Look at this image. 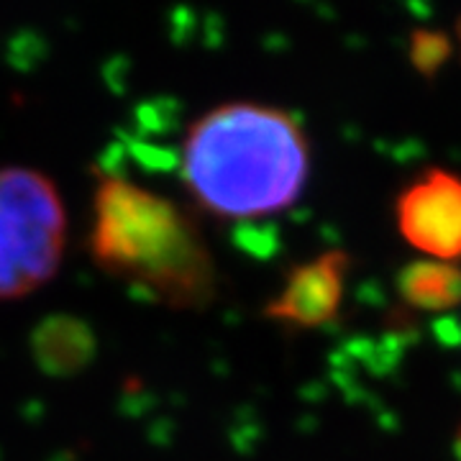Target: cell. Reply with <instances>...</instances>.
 I'll use <instances>...</instances> for the list:
<instances>
[{
  "instance_id": "1",
  "label": "cell",
  "mask_w": 461,
  "mask_h": 461,
  "mask_svg": "<svg viewBox=\"0 0 461 461\" xmlns=\"http://www.w3.org/2000/svg\"><path fill=\"white\" fill-rule=\"evenodd\" d=\"M311 175V144L295 115L230 100L198 115L182 139L180 177L200 211L257 221L293 208Z\"/></svg>"
},
{
  "instance_id": "2",
  "label": "cell",
  "mask_w": 461,
  "mask_h": 461,
  "mask_svg": "<svg viewBox=\"0 0 461 461\" xmlns=\"http://www.w3.org/2000/svg\"><path fill=\"white\" fill-rule=\"evenodd\" d=\"M87 251L100 272L169 311H205L218 293L215 257L193 213L126 175L95 172Z\"/></svg>"
},
{
  "instance_id": "3",
  "label": "cell",
  "mask_w": 461,
  "mask_h": 461,
  "mask_svg": "<svg viewBox=\"0 0 461 461\" xmlns=\"http://www.w3.org/2000/svg\"><path fill=\"white\" fill-rule=\"evenodd\" d=\"M67 208L57 185L33 167H0V300H21L59 272Z\"/></svg>"
},
{
  "instance_id": "4",
  "label": "cell",
  "mask_w": 461,
  "mask_h": 461,
  "mask_svg": "<svg viewBox=\"0 0 461 461\" xmlns=\"http://www.w3.org/2000/svg\"><path fill=\"white\" fill-rule=\"evenodd\" d=\"M402 239L436 262L461 259V177L429 169L411 182L395 205Z\"/></svg>"
},
{
  "instance_id": "5",
  "label": "cell",
  "mask_w": 461,
  "mask_h": 461,
  "mask_svg": "<svg viewBox=\"0 0 461 461\" xmlns=\"http://www.w3.org/2000/svg\"><path fill=\"white\" fill-rule=\"evenodd\" d=\"M348 257L333 249L287 272L280 293L264 305V315L290 329H321L344 303Z\"/></svg>"
},
{
  "instance_id": "6",
  "label": "cell",
  "mask_w": 461,
  "mask_h": 461,
  "mask_svg": "<svg viewBox=\"0 0 461 461\" xmlns=\"http://www.w3.org/2000/svg\"><path fill=\"white\" fill-rule=\"evenodd\" d=\"M397 293L418 311H454L461 305V267L436 259L408 264L397 275Z\"/></svg>"
},
{
  "instance_id": "7",
  "label": "cell",
  "mask_w": 461,
  "mask_h": 461,
  "mask_svg": "<svg viewBox=\"0 0 461 461\" xmlns=\"http://www.w3.org/2000/svg\"><path fill=\"white\" fill-rule=\"evenodd\" d=\"M411 65L423 77H436L454 54L451 36L436 29H418L411 36Z\"/></svg>"
},
{
  "instance_id": "8",
  "label": "cell",
  "mask_w": 461,
  "mask_h": 461,
  "mask_svg": "<svg viewBox=\"0 0 461 461\" xmlns=\"http://www.w3.org/2000/svg\"><path fill=\"white\" fill-rule=\"evenodd\" d=\"M454 456H456V461H461V423L454 433Z\"/></svg>"
},
{
  "instance_id": "9",
  "label": "cell",
  "mask_w": 461,
  "mask_h": 461,
  "mask_svg": "<svg viewBox=\"0 0 461 461\" xmlns=\"http://www.w3.org/2000/svg\"><path fill=\"white\" fill-rule=\"evenodd\" d=\"M456 41H459V47H461V18H459V23H456Z\"/></svg>"
}]
</instances>
